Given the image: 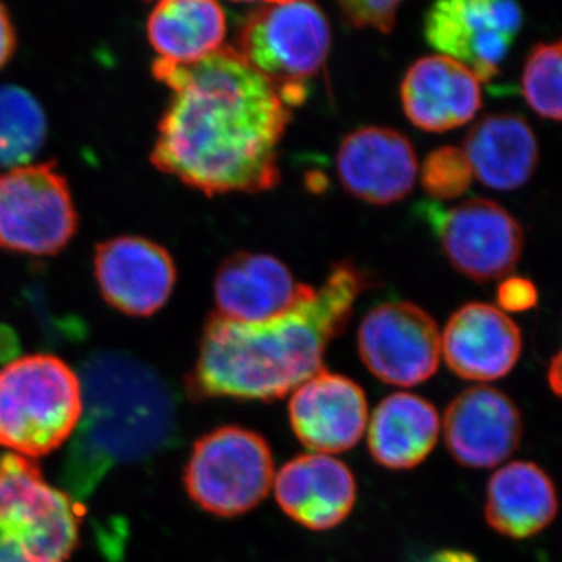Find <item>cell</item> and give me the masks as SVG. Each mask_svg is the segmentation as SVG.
<instances>
[{"instance_id":"14","label":"cell","mask_w":562,"mask_h":562,"mask_svg":"<svg viewBox=\"0 0 562 562\" xmlns=\"http://www.w3.org/2000/svg\"><path fill=\"white\" fill-rule=\"evenodd\" d=\"M290 422L299 441L314 453L347 452L368 428V398L353 380L322 369L292 391Z\"/></svg>"},{"instance_id":"26","label":"cell","mask_w":562,"mask_h":562,"mask_svg":"<svg viewBox=\"0 0 562 562\" xmlns=\"http://www.w3.org/2000/svg\"><path fill=\"white\" fill-rule=\"evenodd\" d=\"M473 172L460 147L432 150L422 166V187L435 201H454L471 188Z\"/></svg>"},{"instance_id":"31","label":"cell","mask_w":562,"mask_h":562,"mask_svg":"<svg viewBox=\"0 0 562 562\" xmlns=\"http://www.w3.org/2000/svg\"><path fill=\"white\" fill-rule=\"evenodd\" d=\"M425 562H480L472 553L464 550H441L432 553Z\"/></svg>"},{"instance_id":"16","label":"cell","mask_w":562,"mask_h":562,"mask_svg":"<svg viewBox=\"0 0 562 562\" xmlns=\"http://www.w3.org/2000/svg\"><path fill=\"white\" fill-rule=\"evenodd\" d=\"M522 353V333L505 312L487 303L462 306L447 322L441 355L454 375L494 382L508 375Z\"/></svg>"},{"instance_id":"4","label":"cell","mask_w":562,"mask_h":562,"mask_svg":"<svg viewBox=\"0 0 562 562\" xmlns=\"http://www.w3.org/2000/svg\"><path fill=\"white\" fill-rule=\"evenodd\" d=\"M80 413L79 375L60 358L29 355L0 368V446L31 458L54 452Z\"/></svg>"},{"instance_id":"1","label":"cell","mask_w":562,"mask_h":562,"mask_svg":"<svg viewBox=\"0 0 562 562\" xmlns=\"http://www.w3.org/2000/svg\"><path fill=\"white\" fill-rule=\"evenodd\" d=\"M155 79L171 90L150 160L206 195L269 191L280 183V144L291 106L238 50L190 66L155 61Z\"/></svg>"},{"instance_id":"11","label":"cell","mask_w":562,"mask_h":562,"mask_svg":"<svg viewBox=\"0 0 562 562\" xmlns=\"http://www.w3.org/2000/svg\"><path fill=\"white\" fill-rule=\"evenodd\" d=\"M358 351L376 379L412 387L438 371L441 333L420 306L387 302L366 314L358 328Z\"/></svg>"},{"instance_id":"2","label":"cell","mask_w":562,"mask_h":562,"mask_svg":"<svg viewBox=\"0 0 562 562\" xmlns=\"http://www.w3.org/2000/svg\"><path fill=\"white\" fill-rule=\"evenodd\" d=\"M368 286L353 262H336L310 297L272 319L238 322L211 314L187 376L191 398L272 402L292 394L324 369L328 346Z\"/></svg>"},{"instance_id":"9","label":"cell","mask_w":562,"mask_h":562,"mask_svg":"<svg viewBox=\"0 0 562 562\" xmlns=\"http://www.w3.org/2000/svg\"><path fill=\"white\" fill-rule=\"evenodd\" d=\"M417 213L427 221L450 265L479 283L505 279L519 265L524 232L498 203L468 199L458 205L420 203Z\"/></svg>"},{"instance_id":"19","label":"cell","mask_w":562,"mask_h":562,"mask_svg":"<svg viewBox=\"0 0 562 562\" xmlns=\"http://www.w3.org/2000/svg\"><path fill=\"white\" fill-rule=\"evenodd\" d=\"M406 117L417 128L443 133L471 122L482 109V88L472 70L446 55L414 63L402 80Z\"/></svg>"},{"instance_id":"33","label":"cell","mask_w":562,"mask_h":562,"mask_svg":"<svg viewBox=\"0 0 562 562\" xmlns=\"http://www.w3.org/2000/svg\"><path fill=\"white\" fill-rule=\"evenodd\" d=\"M233 2H255V0H233ZM265 2L271 3V5H284V3H291L294 0H265Z\"/></svg>"},{"instance_id":"15","label":"cell","mask_w":562,"mask_h":562,"mask_svg":"<svg viewBox=\"0 0 562 562\" xmlns=\"http://www.w3.org/2000/svg\"><path fill=\"white\" fill-rule=\"evenodd\" d=\"M336 171L344 190L372 205H391L413 191L419 173L408 136L394 128H357L339 144Z\"/></svg>"},{"instance_id":"7","label":"cell","mask_w":562,"mask_h":562,"mask_svg":"<svg viewBox=\"0 0 562 562\" xmlns=\"http://www.w3.org/2000/svg\"><path fill=\"white\" fill-rule=\"evenodd\" d=\"M79 231L68 180L54 162L0 172V249L50 257Z\"/></svg>"},{"instance_id":"27","label":"cell","mask_w":562,"mask_h":562,"mask_svg":"<svg viewBox=\"0 0 562 562\" xmlns=\"http://www.w3.org/2000/svg\"><path fill=\"white\" fill-rule=\"evenodd\" d=\"M344 16L357 27L391 33L402 0H338Z\"/></svg>"},{"instance_id":"29","label":"cell","mask_w":562,"mask_h":562,"mask_svg":"<svg viewBox=\"0 0 562 562\" xmlns=\"http://www.w3.org/2000/svg\"><path fill=\"white\" fill-rule=\"evenodd\" d=\"M14 50H16V32H14L9 11L0 2V70L9 65Z\"/></svg>"},{"instance_id":"13","label":"cell","mask_w":562,"mask_h":562,"mask_svg":"<svg viewBox=\"0 0 562 562\" xmlns=\"http://www.w3.org/2000/svg\"><path fill=\"white\" fill-rule=\"evenodd\" d=\"M441 428L453 460L471 469L502 464L519 449L524 435L516 403L505 392L483 384L453 398Z\"/></svg>"},{"instance_id":"20","label":"cell","mask_w":562,"mask_h":562,"mask_svg":"<svg viewBox=\"0 0 562 562\" xmlns=\"http://www.w3.org/2000/svg\"><path fill=\"white\" fill-rule=\"evenodd\" d=\"M473 177L484 187L514 191L530 181L539 161L535 132L519 114H486L472 125L462 147Z\"/></svg>"},{"instance_id":"12","label":"cell","mask_w":562,"mask_h":562,"mask_svg":"<svg viewBox=\"0 0 562 562\" xmlns=\"http://www.w3.org/2000/svg\"><path fill=\"white\" fill-rule=\"evenodd\" d=\"M92 266L103 301L127 316H154L177 283L171 254L143 236H116L99 244Z\"/></svg>"},{"instance_id":"6","label":"cell","mask_w":562,"mask_h":562,"mask_svg":"<svg viewBox=\"0 0 562 562\" xmlns=\"http://www.w3.org/2000/svg\"><path fill=\"white\" fill-rule=\"evenodd\" d=\"M273 479L271 446L243 427H221L202 436L183 475L191 501L220 517H238L257 508L272 490Z\"/></svg>"},{"instance_id":"23","label":"cell","mask_w":562,"mask_h":562,"mask_svg":"<svg viewBox=\"0 0 562 562\" xmlns=\"http://www.w3.org/2000/svg\"><path fill=\"white\" fill-rule=\"evenodd\" d=\"M227 18L217 0H161L147 21L157 61L190 66L220 50Z\"/></svg>"},{"instance_id":"28","label":"cell","mask_w":562,"mask_h":562,"mask_svg":"<svg viewBox=\"0 0 562 562\" xmlns=\"http://www.w3.org/2000/svg\"><path fill=\"white\" fill-rule=\"evenodd\" d=\"M497 301L502 312H527L538 303V290L530 280L522 279V277H509L498 288Z\"/></svg>"},{"instance_id":"32","label":"cell","mask_w":562,"mask_h":562,"mask_svg":"<svg viewBox=\"0 0 562 562\" xmlns=\"http://www.w3.org/2000/svg\"><path fill=\"white\" fill-rule=\"evenodd\" d=\"M562 360H561V351H558L557 355L552 358V361H550V368H549V384L550 390L554 392V395H558L560 397L561 395V386H562V371H561Z\"/></svg>"},{"instance_id":"5","label":"cell","mask_w":562,"mask_h":562,"mask_svg":"<svg viewBox=\"0 0 562 562\" xmlns=\"http://www.w3.org/2000/svg\"><path fill=\"white\" fill-rule=\"evenodd\" d=\"M330 44V25L319 7L294 0L254 11L239 32L238 52L292 106L305 101L306 81L319 74Z\"/></svg>"},{"instance_id":"3","label":"cell","mask_w":562,"mask_h":562,"mask_svg":"<svg viewBox=\"0 0 562 562\" xmlns=\"http://www.w3.org/2000/svg\"><path fill=\"white\" fill-rule=\"evenodd\" d=\"M81 413L63 458L60 483L87 501L110 471L154 460L179 438L177 401L160 373L125 351L90 355L80 366Z\"/></svg>"},{"instance_id":"10","label":"cell","mask_w":562,"mask_h":562,"mask_svg":"<svg viewBox=\"0 0 562 562\" xmlns=\"http://www.w3.org/2000/svg\"><path fill=\"white\" fill-rule=\"evenodd\" d=\"M522 24L517 0H435L425 14L424 35L432 49L487 83L502 76Z\"/></svg>"},{"instance_id":"30","label":"cell","mask_w":562,"mask_h":562,"mask_svg":"<svg viewBox=\"0 0 562 562\" xmlns=\"http://www.w3.org/2000/svg\"><path fill=\"white\" fill-rule=\"evenodd\" d=\"M0 562H36L13 536L0 532Z\"/></svg>"},{"instance_id":"21","label":"cell","mask_w":562,"mask_h":562,"mask_svg":"<svg viewBox=\"0 0 562 562\" xmlns=\"http://www.w3.org/2000/svg\"><path fill=\"white\" fill-rule=\"evenodd\" d=\"M557 513V486L535 462H509L487 483L484 516L498 535L532 538L553 522Z\"/></svg>"},{"instance_id":"18","label":"cell","mask_w":562,"mask_h":562,"mask_svg":"<svg viewBox=\"0 0 562 562\" xmlns=\"http://www.w3.org/2000/svg\"><path fill=\"white\" fill-rule=\"evenodd\" d=\"M314 290L299 283L279 258L238 251L217 269L216 314L238 322L268 321L310 297Z\"/></svg>"},{"instance_id":"8","label":"cell","mask_w":562,"mask_h":562,"mask_svg":"<svg viewBox=\"0 0 562 562\" xmlns=\"http://www.w3.org/2000/svg\"><path fill=\"white\" fill-rule=\"evenodd\" d=\"M79 505L47 486L40 465L18 453L0 457V532L36 562H66L79 539Z\"/></svg>"},{"instance_id":"22","label":"cell","mask_w":562,"mask_h":562,"mask_svg":"<svg viewBox=\"0 0 562 562\" xmlns=\"http://www.w3.org/2000/svg\"><path fill=\"white\" fill-rule=\"evenodd\" d=\"M366 430L373 460L391 471H409L435 449L441 417L427 398L395 392L380 402Z\"/></svg>"},{"instance_id":"17","label":"cell","mask_w":562,"mask_h":562,"mask_svg":"<svg viewBox=\"0 0 562 562\" xmlns=\"http://www.w3.org/2000/svg\"><path fill=\"white\" fill-rule=\"evenodd\" d=\"M272 487L283 513L313 531L338 527L357 503V480L333 454L313 452L292 458L277 472Z\"/></svg>"},{"instance_id":"25","label":"cell","mask_w":562,"mask_h":562,"mask_svg":"<svg viewBox=\"0 0 562 562\" xmlns=\"http://www.w3.org/2000/svg\"><path fill=\"white\" fill-rule=\"evenodd\" d=\"M561 43H541L532 47L525 61L522 92L538 116L561 121Z\"/></svg>"},{"instance_id":"24","label":"cell","mask_w":562,"mask_h":562,"mask_svg":"<svg viewBox=\"0 0 562 562\" xmlns=\"http://www.w3.org/2000/svg\"><path fill=\"white\" fill-rule=\"evenodd\" d=\"M46 111L31 91L0 85V169L31 165L47 139Z\"/></svg>"}]
</instances>
